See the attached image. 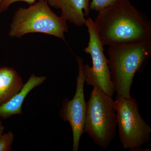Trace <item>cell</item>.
<instances>
[{"instance_id":"6da1fadb","label":"cell","mask_w":151,"mask_h":151,"mask_svg":"<svg viewBox=\"0 0 151 151\" xmlns=\"http://www.w3.org/2000/svg\"><path fill=\"white\" fill-rule=\"evenodd\" d=\"M94 25L103 45L151 41V23L130 0H118L98 12Z\"/></svg>"},{"instance_id":"7a4b0ae2","label":"cell","mask_w":151,"mask_h":151,"mask_svg":"<svg viewBox=\"0 0 151 151\" xmlns=\"http://www.w3.org/2000/svg\"><path fill=\"white\" fill-rule=\"evenodd\" d=\"M108 47V65L117 96L131 98L135 74L144 70L150 58L151 41Z\"/></svg>"},{"instance_id":"3957f363","label":"cell","mask_w":151,"mask_h":151,"mask_svg":"<svg viewBox=\"0 0 151 151\" xmlns=\"http://www.w3.org/2000/svg\"><path fill=\"white\" fill-rule=\"evenodd\" d=\"M86 102L84 133L94 144L106 149L116 136L117 116L114 100L97 87H93Z\"/></svg>"},{"instance_id":"277c9868","label":"cell","mask_w":151,"mask_h":151,"mask_svg":"<svg viewBox=\"0 0 151 151\" xmlns=\"http://www.w3.org/2000/svg\"><path fill=\"white\" fill-rule=\"evenodd\" d=\"M68 32L67 21L51 10L46 0H39L27 8H20L15 12L9 35L20 38L27 34L42 33L65 40Z\"/></svg>"},{"instance_id":"5b68a950","label":"cell","mask_w":151,"mask_h":151,"mask_svg":"<svg viewBox=\"0 0 151 151\" xmlns=\"http://www.w3.org/2000/svg\"><path fill=\"white\" fill-rule=\"evenodd\" d=\"M119 139L124 149L140 151L150 142L151 127L142 118L135 99L117 96L114 101Z\"/></svg>"},{"instance_id":"8992f818","label":"cell","mask_w":151,"mask_h":151,"mask_svg":"<svg viewBox=\"0 0 151 151\" xmlns=\"http://www.w3.org/2000/svg\"><path fill=\"white\" fill-rule=\"evenodd\" d=\"M84 25L88 29L89 40L84 50L91 55L92 62V67L88 64L83 65L85 82L89 86L98 87L113 97L116 92L115 86L111 79L108 58L104 53V45L97 35L94 21L90 17L86 19Z\"/></svg>"},{"instance_id":"52a82bcc","label":"cell","mask_w":151,"mask_h":151,"mask_svg":"<svg viewBox=\"0 0 151 151\" xmlns=\"http://www.w3.org/2000/svg\"><path fill=\"white\" fill-rule=\"evenodd\" d=\"M78 66V75L76 80V88L73 99H65L62 102V107L59 114L64 122H68L73 133V151H78L79 142L83 133L86 117V102L84 94L85 83L83 66V59L76 56Z\"/></svg>"},{"instance_id":"ba28073f","label":"cell","mask_w":151,"mask_h":151,"mask_svg":"<svg viewBox=\"0 0 151 151\" xmlns=\"http://www.w3.org/2000/svg\"><path fill=\"white\" fill-rule=\"evenodd\" d=\"M50 7L61 10L63 18L80 27L85 24L90 13L89 0H46Z\"/></svg>"},{"instance_id":"9c48e42d","label":"cell","mask_w":151,"mask_h":151,"mask_svg":"<svg viewBox=\"0 0 151 151\" xmlns=\"http://www.w3.org/2000/svg\"><path fill=\"white\" fill-rule=\"evenodd\" d=\"M46 79L45 76L32 74L21 90L7 103L0 106V118L6 120L14 115L22 114V105L25 97L32 90L42 84Z\"/></svg>"},{"instance_id":"30bf717a","label":"cell","mask_w":151,"mask_h":151,"mask_svg":"<svg viewBox=\"0 0 151 151\" xmlns=\"http://www.w3.org/2000/svg\"><path fill=\"white\" fill-rule=\"evenodd\" d=\"M23 85L22 79L14 68L0 67V106L10 100Z\"/></svg>"},{"instance_id":"8fae6325","label":"cell","mask_w":151,"mask_h":151,"mask_svg":"<svg viewBox=\"0 0 151 151\" xmlns=\"http://www.w3.org/2000/svg\"><path fill=\"white\" fill-rule=\"evenodd\" d=\"M14 137L13 134L12 132L4 133L3 134L0 138V151L12 150Z\"/></svg>"},{"instance_id":"7c38bea8","label":"cell","mask_w":151,"mask_h":151,"mask_svg":"<svg viewBox=\"0 0 151 151\" xmlns=\"http://www.w3.org/2000/svg\"><path fill=\"white\" fill-rule=\"evenodd\" d=\"M118 0H92L89 3V8L90 10L99 11L111 6Z\"/></svg>"},{"instance_id":"4fadbf2b","label":"cell","mask_w":151,"mask_h":151,"mask_svg":"<svg viewBox=\"0 0 151 151\" xmlns=\"http://www.w3.org/2000/svg\"><path fill=\"white\" fill-rule=\"evenodd\" d=\"M19 1L25 2L31 6L36 3V0H3L0 3V12H5L10 6L14 3Z\"/></svg>"},{"instance_id":"5bb4252c","label":"cell","mask_w":151,"mask_h":151,"mask_svg":"<svg viewBox=\"0 0 151 151\" xmlns=\"http://www.w3.org/2000/svg\"><path fill=\"white\" fill-rule=\"evenodd\" d=\"M5 128L3 126L2 122L1 121V119L0 118V138L1 137L2 135L4 133V130Z\"/></svg>"},{"instance_id":"9a60e30c","label":"cell","mask_w":151,"mask_h":151,"mask_svg":"<svg viewBox=\"0 0 151 151\" xmlns=\"http://www.w3.org/2000/svg\"><path fill=\"white\" fill-rule=\"evenodd\" d=\"M2 1H3V0H0V3H1V2Z\"/></svg>"}]
</instances>
